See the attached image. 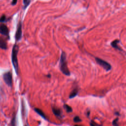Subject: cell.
<instances>
[{
    "instance_id": "obj_1",
    "label": "cell",
    "mask_w": 126,
    "mask_h": 126,
    "mask_svg": "<svg viewBox=\"0 0 126 126\" xmlns=\"http://www.w3.org/2000/svg\"><path fill=\"white\" fill-rule=\"evenodd\" d=\"M60 68L62 72L67 76L70 75V71L67 67V63L66 61V55L64 52L63 51L61 56L60 62Z\"/></svg>"
},
{
    "instance_id": "obj_2",
    "label": "cell",
    "mask_w": 126,
    "mask_h": 126,
    "mask_svg": "<svg viewBox=\"0 0 126 126\" xmlns=\"http://www.w3.org/2000/svg\"><path fill=\"white\" fill-rule=\"evenodd\" d=\"M19 51V47L16 44H15L12 48V53H11V61L13 66L15 69V71L16 74L18 75L19 72V66H18V62L17 59V55Z\"/></svg>"
},
{
    "instance_id": "obj_3",
    "label": "cell",
    "mask_w": 126,
    "mask_h": 126,
    "mask_svg": "<svg viewBox=\"0 0 126 126\" xmlns=\"http://www.w3.org/2000/svg\"><path fill=\"white\" fill-rule=\"evenodd\" d=\"M2 78L5 83L10 87L12 86V74L11 71H8L2 74Z\"/></svg>"
},
{
    "instance_id": "obj_4",
    "label": "cell",
    "mask_w": 126,
    "mask_h": 126,
    "mask_svg": "<svg viewBox=\"0 0 126 126\" xmlns=\"http://www.w3.org/2000/svg\"><path fill=\"white\" fill-rule=\"evenodd\" d=\"M95 60L96 62L101 66H102L106 71H108L111 69V65L110 63H109L106 61L100 59L97 57L95 58Z\"/></svg>"
},
{
    "instance_id": "obj_5",
    "label": "cell",
    "mask_w": 126,
    "mask_h": 126,
    "mask_svg": "<svg viewBox=\"0 0 126 126\" xmlns=\"http://www.w3.org/2000/svg\"><path fill=\"white\" fill-rule=\"evenodd\" d=\"M22 25L21 21H19L15 33V39L17 41L21 40L22 36Z\"/></svg>"
},
{
    "instance_id": "obj_6",
    "label": "cell",
    "mask_w": 126,
    "mask_h": 126,
    "mask_svg": "<svg viewBox=\"0 0 126 126\" xmlns=\"http://www.w3.org/2000/svg\"><path fill=\"white\" fill-rule=\"evenodd\" d=\"M0 33L5 36H8V38L9 37V30L7 27L2 23H1L0 24Z\"/></svg>"
},
{
    "instance_id": "obj_7",
    "label": "cell",
    "mask_w": 126,
    "mask_h": 126,
    "mask_svg": "<svg viewBox=\"0 0 126 126\" xmlns=\"http://www.w3.org/2000/svg\"><path fill=\"white\" fill-rule=\"evenodd\" d=\"M120 42V40H118V39H116V40H115L114 41H113L111 43V46L114 48L115 49H116L117 50H120V51H123V49H122L118 45V43H119Z\"/></svg>"
},
{
    "instance_id": "obj_8",
    "label": "cell",
    "mask_w": 126,
    "mask_h": 126,
    "mask_svg": "<svg viewBox=\"0 0 126 126\" xmlns=\"http://www.w3.org/2000/svg\"><path fill=\"white\" fill-rule=\"evenodd\" d=\"M52 111L54 114L59 118H61L62 116V111L60 109L56 107H52Z\"/></svg>"
},
{
    "instance_id": "obj_9",
    "label": "cell",
    "mask_w": 126,
    "mask_h": 126,
    "mask_svg": "<svg viewBox=\"0 0 126 126\" xmlns=\"http://www.w3.org/2000/svg\"><path fill=\"white\" fill-rule=\"evenodd\" d=\"M78 93V89L77 88H74L70 93V94L69 95V98H72L74 97H75Z\"/></svg>"
},
{
    "instance_id": "obj_10",
    "label": "cell",
    "mask_w": 126,
    "mask_h": 126,
    "mask_svg": "<svg viewBox=\"0 0 126 126\" xmlns=\"http://www.w3.org/2000/svg\"><path fill=\"white\" fill-rule=\"evenodd\" d=\"M0 48L3 50H6L7 48L6 42L1 38H0Z\"/></svg>"
},
{
    "instance_id": "obj_11",
    "label": "cell",
    "mask_w": 126,
    "mask_h": 126,
    "mask_svg": "<svg viewBox=\"0 0 126 126\" xmlns=\"http://www.w3.org/2000/svg\"><path fill=\"white\" fill-rule=\"evenodd\" d=\"M34 111L38 114H39L40 116H41L43 118H44V119L46 120V116L45 115V114L44 113V112L39 108H34Z\"/></svg>"
},
{
    "instance_id": "obj_12",
    "label": "cell",
    "mask_w": 126,
    "mask_h": 126,
    "mask_svg": "<svg viewBox=\"0 0 126 126\" xmlns=\"http://www.w3.org/2000/svg\"><path fill=\"white\" fill-rule=\"evenodd\" d=\"M63 107H64V108L65 109V110H66V111L67 112H68V113H69V112H71L72 111V108H71L70 106H69L68 105H67V104H64Z\"/></svg>"
},
{
    "instance_id": "obj_13",
    "label": "cell",
    "mask_w": 126,
    "mask_h": 126,
    "mask_svg": "<svg viewBox=\"0 0 126 126\" xmlns=\"http://www.w3.org/2000/svg\"><path fill=\"white\" fill-rule=\"evenodd\" d=\"M31 2V0H23L24 3V9H25L29 5Z\"/></svg>"
},
{
    "instance_id": "obj_14",
    "label": "cell",
    "mask_w": 126,
    "mask_h": 126,
    "mask_svg": "<svg viewBox=\"0 0 126 126\" xmlns=\"http://www.w3.org/2000/svg\"><path fill=\"white\" fill-rule=\"evenodd\" d=\"M73 121L75 123H78V122H81L82 120L81 119L79 118V116H75L74 118H73Z\"/></svg>"
},
{
    "instance_id": "obj_15",
    "label": "cell",
    "mask_w": 126,
    "mask_h": 126,
    "mask_svg": "<svg viewBox=\"0 0 126 126\" xmlns=\"http://www.w3.org/2000/svg\"><path fill=\"white\" fill-rule=\"evenodd\" d=\"M6 21V16L4 15H3L0 18V23H3Z\"/></svg>"
},
{
    "instance_id": "obj_16",
    "label": "cell",
    "mask_w": 126,
    "mask_h": 126,
    "mask_svg": "<svg viewBox=\"0 0 126 126\" xmlns=\"http://www.w3.org/2000/svg\"><path fill=\"white\" fill-rule=\"evenodd\" d=\"M118 118H116L113 120L112 122V124L114 126H119L118 124Z\"/></svg>"
},
{
    "instance_id": "obj_17",
    "label": "cell",
    "mask_w": 126,
    "mask_h": 126,
    "mask_svg": "<svg viewBox=\"0 0 126 126\" xmlns=\"http://www.w3.org/2000/svg\"><path fill=\"white\" fill-rule=\"evenodd\" d=\"M90 125L91 126H97V125L93 121H92L90 123Z\"/></svg>"
},
{
    "instance_id": "obj_18",
    "label": "cell",
    "mask_w": 126,
    "mask_h": 126,
    "mask_svg": "<svg viewBox=\"0 0 126 126\" xmlns=\"http://www.w3.org/2000/svg\"><path fill=\"white\" fill-rule=\"evenodd\" d=\"M17 0H12L11 2V4L12 5H14L17 3Z\"/></svg>"
},
{
    "instance_id": "obj_19",
    "label": "cell",
    "mask_w": 126,
    "mask_h": 126,
    "mask_svg": "<svg viewBox=\"0 0 126 126\" xmlns=\"http://www.w3.org/2000/svg\"><path fill=\"white\" fill-rule=\"evenodd\" d=\"M47 76H48V77L50 78V76H51V75H47Z\"/></svg>"
},
{
    "instance_id": "obj_20",
    "label": "cell",
    "mask_w": 126,
    "mask_h": 126,
    "mask_svg": "<svg viewBox=\"0 0 126 126\" xmlns=\"http://www.w3.org/2000/svg\"><path fill=\"white\" fill-rule=\"evenodd\" d=\"M28 126V125H27V124H26V125H25V126Z\"/></svg>"
},
{
    "instance_id": "obj_21",
    "label": "cell",
    "mask_w": 126,
    "mask_h": 126,
    "mask_svg": "<svg viewBox=\"0 0 126 126\" xmlns=\"http://www.w3.org/2000/svg\"><path fill=\"white\" fill-rule=\"evenodd\" d=\"M78 126V125H76V126Z\"/></svg>"
}]
</instances>
